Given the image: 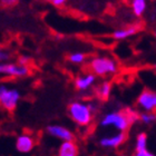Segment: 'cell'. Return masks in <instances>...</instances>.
Here are the masks:
<instances>
[{
  "mask_svg": "<svg viewBox=\"0 0 156 156\" xmlns=\"http://www.w3.org/2000/svg\"><path fill=\"white\" fill-rule=\"evenodd\" d=\"M154 37H155V38H156V31H155V33H154Z\"/></svg>",
  "mask_w": 156,
  "mask_h": 156,
  "instance_id": "23",
  "label": "cell"
},
{
  "mask_svg": "<svg viewBox=\"0 0 156 156\" xmlns=\"http://www.w3.org/2000/svg\"><path fill=\"white\" fill-rule=\"evenodd\" d=\"M96 77L97 76L93 74V73H87V74L77 76L75 81H74L75 88L78 91H81V93L89 90L96 83Z\"/></svg>",
  "mask_w": 156,
  "mask_h": 156,
  "instance_id": "9",
  "label": "cell"
},
{
  "mask_svg": "<svg viewBox=\"0 0 156 156\" xmlns=\"http://www.w3.org/2000/svg\"><path fill=\"white\" fill-rule=\"evenodd\" d=\"M133 156H156V155L146 148V150H142V151H135V153L133 154Z\"/></svg>",
  "mask_w": 156,
  "mask_h": 156,
  "instance_id": "19",
  "label": "cell"
},
{
  "mask_svg": "<svg viewBox=\"0 0 156 156\" xmlns=\"http://www.w3.org/2000/svg\"><path fill=\"white\" fill-rule=\"evenodd\" d=\"M88 67L93 74L97 77H105L108 75H114L118 70L116 60L108 56H96L89 60Z\"/></svg>",
  "mask_w": 156,
  "mask_h": 156,
  "instance_id": "3",
  "label": "cell"
},
{
  "mask_svg": "<svg viewBox=\"0 0 156 156\" xmlns=\"http://www.w3.org/2000/svg\"><path fill=\"white\" fill-rule=\"evenodd\" d=\"M126 140V134L125 132H119V133L109 135V136L101 137L99 140V145L104 148H117Z\"/></svg>",
  "mask_w": 156,
  "mask_h": 156,
  "instance_id": "10",
  "label": "cell"
},
{
  "mask_svg": "<svg viewBox=\"0 0 156 156\" xmlns=\"http://www.w3.org/2000/svg\"><path fill=\"white\" fill-rule=\"evenodd\" d=\"M136 104L142 112H153L156 113V91L144 89L136 99Z\"/></svg>",
  "mask_w": 156,
  "mask_h": 156,
  "instance_id": "6",
  "label": "cell"
},
{
  "mask_svg": "<svg viewBox=\"0 0 156 156\" xmlns=\"http://www.w3.org/2000/svg\"><path fill=\"white\" fill-rule=\"evenodd\" d=\"M29 67L19 62H1L0 74L9 78H23L29 75Z\"/></svg>",
  "mask_w": 156,
  "mask_h": 156,
  "instance_id": "5",
  "label": "cell"
},
{
  "mask_svg": "<svg viewBox=\"0 0 156 156\" xmlns=\"http://www.w3.org/2000/svg\"><path fill=\"white\" fill-rule=\"evenodd\" d=\"M21 94L17 88H10L7 85H0V105L3 109L12 112L19 103Z\"/></svg>",
  "mask_w": 156,
  "mask_h": 156,
  "instance_id": "4",
  "label": "cell"
},
{
  "mask_svg": "<svg viewBox=\"0 0 156 156\" xmlns=\"http://www.w3.org/2000/svg\"><path fill=\"white\" fill-rule=\"evenodd\" d=\"M57 156H78V146L74 140L62 142L57 150Z\"/></svg>",
  "mask_w": 156,
  "mask_h": 156,
  "instance_id": "12",
  "label": "cell"
},
{
  "mask_svg": "<svg viewBox=\"0 0 156 156\" xmlns=\"http://www.w3.org/2000/svg\"><path fill=\"white\" fill-rule=\"evenodd\" d=\"M85 60H86V55L84 52L75 51L68 55V62L70 64H74V65H80Z\"/></svg>",
  "mask_w": 156,
  "mask_h": 156,
  "instance_id": "17",
  "label": "cell"
},
{
  "mask_svg": "<svg viewBox=\"0 0 156 156\" xmlns=\"http://www.w3.org/2000/svg\"><path fill=\"white\" fill-rule=\"evenodd\" d=\"M140 122V113L133 108L112 111L101 118V126L113 127L118 132H126L133 124Z\"/></svg>",
  "mask_w": 156,
  "mask_h": 156,
  "instance_id": "1",
  "label": "cell"
},
{
  "mask_svg": "<svg viewBox=\"0 0 156 156\" xmlns=\"http://www.w3.org/2000/svg\"><path fill=\"white\" fill-rule=\"evenodd\" d=\"M112 93V84L109 81L105 80L103 83L98 85V87L96 88V94L101 99H107L111 96Z\"/></svg>",
  "mask_w": 156,
  "mask_h": 156,
  "instance_id": "13",
  "label": "cell"
},
{
  "mask_svg": "<svg viewBox=\"0 0 156 156\" xmlns=\"http://www.w3.org/2000/svg\"><path fill=\"white\" fill-rule=\"evenodd\" d=\"M68 115L76 125L86 127L94 118L95 106L93 104L81 101H74L68 105Z\"/></svg>",
  "mask_w": 156,
  "mask_h": 156,
  "instance_id": "2",
  "label": "cell"
},
{
  "mask_svg": "<svg viewBox=\"0 0 156 156\" xmlns=\"http://www.w3.org/2000/svg\"><path fill=\"white\" fill-rule=\"evenodd\" d=\"M1 1V5H2V7H12L15 6L17 2H18V0H0Z\"/></svg>",
  "mask_w": 156,
  "mask_h": 156,
  "instance_id": "21",
  "label": "cell"
},
{
  "mask_svg": "<svg viewBox=\"0 0 156 156\" xmlns=\"http://www.w3.org/2000/svg\"><path fill=\"white\" fill-rule=\"evenodd\" d=\"M140 122L144 125H152V124L156 123V113L142 112L140 113Z\"/></svg>",
  "mask_w": 156,
  "mask_h": 156,
  "instance_id": "15",
  "label": "cell"
},
{
  "mask_svg": "<svg viewBox=\"0 0 156 156\" xmlns=\"http://www.w3.org/2000/svg\"><path fill=\"white\" fill-rule=\"evenodd\" d=\"M30 62H31V58H30L29 56L23 55V56H20L19 58H18V62H19V64H21V65L28 66Z\"/></svg>",
  "mask_w": 156,
  "mask_h": 156,
  "instance_id": "20",
  "label": "cell"
},
{
  "mask_svg": "<svg viewBox=\"0 0 156 156\" xmlns=\"http://www.w3.org/2000/svg\"><path fill=\"white\" fill-rule=\"evenodd\" d=\"M10 58H11L10 52L1 49V51H0V60H1V62H8V60H9Z\"/></svg>",
  "mask_w": 156,
  "mask_h": 156,
  "instance_id": "18",
  "label": "cell"
},
{
  "mask_svg": "<svg viewBox=\"0 0 156 156\" xmlns=\"http://www.w3.org/2000/svg\"><path fill=\"white\" fill-rule=\"evenodd\" d=\"M154 68H155V69H156V62H155V65H154Z\"/></svg>",
  "mask_w": 156,
  "mask_h": 156,
  "instance_id": "24",
  "label": "cell"
},
{
  "mask_svg": "<svg viewBox=\"0 0 156 156\" xmlns=\"http://www.w3.org/2000/svg\"><path fill=\"white\" fill-rule=\"evenodd\" d=\"M132 10L136 17H142L147 8L146 0H132Z\"/></svg>",
  "mask_w": 156,
  "mask_h": 156,
  "instance_id": "14",
  "label": "cell"
},
{
  "mask_svg": "<svg viewBox=\"0 0 156 156\" xmlns=\"http://www.w3.org/2000/svg\"><path fill=\"white\" fill-rule=\"evenodd\" d=\"M66 2H67V0H52V1H51L52 6L57 7V8H60V7H62Z\"/></svg>",
  "mask_w": 156,
  "mask_h": 156,
  "instance_id": "22",
  "label": "cell"
},
{
  "mask_svg": "<svg viewBox=\"0 0 156 156\" xmlns=\"http://www.w3.org/2000/svg\"><path fill=\"white\" fill-rule=\"evenodd\" d=\"M147 148V135L146 133L137 134L135 138V151H142Z\"/></svg>",
  "mask_w": 156,
  "mask_h": 156,
  "instance_id": "16",
  "label": "cell"
},
{
  "mask_svg": "<svg viewBox=\"0 0 156 156\" xmlns=\"http://www.w3.org/2000/svg\"><path fill=\"white\" fill-rule=\"evenodd\" d=\"M16 150L21 154H28L34 150L35 147V138L30 134L23 133L20 134L16 138L15 142Z\"/></svg>",
  "mask_w": 156,
  "mask_h": 156,
  "instance_id": "8",
  "label": "cell"
},
{
  "mask_svg": "<svg viewBox=\"0 0 156 156\" xmlns=\"http://www.w3.org/2000/svg\"><path fill=\"white\" fill-rule=\"evenodd\" d=\"M140 23H133V25H129V26L115 30L114 33L112 34V38L114 40H125V39L136 35L140 31Z\"/></svg>",
  "mask_w": 156,
  "mask_h": 156,
  "instance_id": "11",
  "label": "cell"
},
{
  "mask_svg": "<svg viewBox=\"0 0 156 156\" xmlns=\"http://www.w3.org/2000/svg\"><path fill=\"white\" fill-rule=\"evenodd\" d=\"M47 133L54 138L65 142V140H74V134L68 127L58 125V124H52L47 127Z\"/></svg>",
  "mask_w": 156,
  "mask_h": 156,
  "instance_id": "7",
  "label": "cell"
},
{
  "mask_svg": "<svg viewBox=\"0 0 156 156\" xmlns=\"http://www.w3.org/2000/svg\"><path fill=\"white\" fill-rule=\"evenodd\" d=\"M48 1H50V2H51V1H52V0H48Z\"/></svg>",
  "mask_w": 156,
  "mask_h": 156,
  "instance_id": "25",
  "label": "cell"
}]
</instances>
